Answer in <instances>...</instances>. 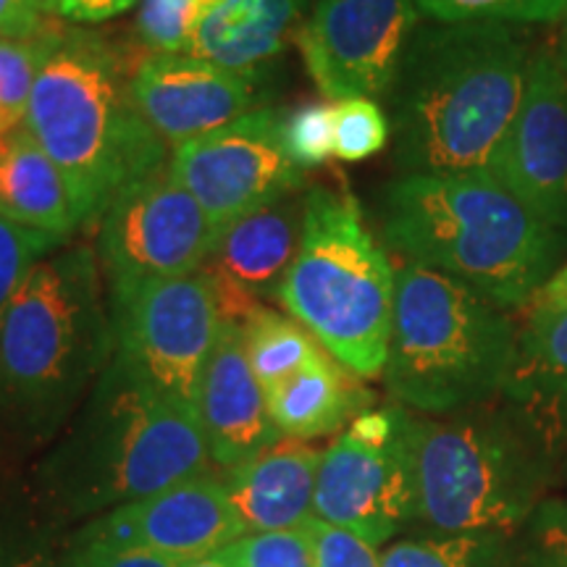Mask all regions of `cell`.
<instances>
[{
    "label": "cell",
    "instance_id": "cell-1",
    "mask_svg": "<svg viewBox=\"0 0 567 567\" xmlns=\"http://www.w3.org/2000/svg\"><path fill=\"white\" fill-rule=\"evenodd\" d=\"M534 48L513 24H421L386 92L400 174H488L526 92Z\"/></svg>",
    "mask_w": 567,
    "mask_h": 567
},
{
    "label": "cell",
    "instance_id": "cell-2",
    "mask_svg": "<svg viewBox=\"0 0 567 567\" xmlns=\"http://www.w3.org/2000/svg\"><path fill=\"white\" fill-rule=\"evenodd\" d=\"M113 358L103 268L59 247L19 287L0 323V436L42 444L80 413Z\"/></svg>",
    "mask_w": 567,
    "mask_h": 567
},
{
    "label": "cell",
    "instance_id": "cell-3",
    "mask_svg": "<svg viewBox=\"0 0 567 567\" xmlns=\"http://www.w3.org/2000/svg\"><path fill=\"white\" fill-rule=\"evenodd\" d=\"M379 221L402 264L450 276L505 310L526 308L567 250V234L484 172L400 174L381 193Z\"/></svg>",
    "mask_w": 567,
    "mask_h": 567
},
{
    "label": "cell",
    "instance_id": "cell-4",
    "mask_svg": "<svg viewBox=\"0 0 567 567\" xmlns=\"http://www.w3.org/2000/svg\"><path fill=\"white\" fill-rule=\"evenodd\" d=\"M137 63L109 34L55 27L34 82L24 130L69 179L87 226L172 158L134 97Z\"/></svg>",
    "mask_w": 567,
    "mask_h": 567
},
{
    "label": "cell",
    "instance_id": "cell-5",
    "mask_svg": "<svg viewBox=\"0 0 567 567\" xmlns=\"http://www.w3.org/2000/svg\"><path fill=\"white\" fill-rule=\"evenodd\" d=\"M208 465L197 415L161 396L113 354L40 478L55 502L87 515L203 476Z\"/></svg>",
    "mask_w": 567,
    "mask_h": 567
},
{
    "label": "cell",
    "instance_id": "cell-6",
    "mask_svg": "<svg viewBox=\"0 0 567 567\" xmlns=\"http://www.w3.org/2000/svg\"><path fill=\"white\" fill-rule=\"evenodd\" d=\"M396 268L350 189L305 193L302 237L279 289L281 308L360 379L384 375Z\"/></svg>",
    "mask_w": 567,
    "mask_h": 567
},
{
    "label": "cell",
    "instance_id": "cell-7",
    "mask_svg": "<svg viewBox=\"0 0 567 567\" xmlns=\"http://www.w3.org/2000/svg\"><path fill=\"white\" fill-rule=\"evenodd\" d=\"M517 331L505 308L431 268H396L384 381L400 405L452 415L505 392Z\"/></svg>",
    "mask_w": 567,
    "mask_h": 567
},
{
    "label": "cell",
    "instance_id": "cell-8",
    "mask_svg": "<svg viewBox=\"0 0 567 567\" xmlns=\"http://www.w3.org/2000/svg\"><path fill=\"white\" fill-rule=\"evenodd\" d=\"M415 517L450 536H499L538 502L547 452L513 415L463 410L442 421L413 417Z\"/></svg>",
    "mask_w": 567,
    "mask_h": 567
},
{
    "label": "cell",
    "instance_id": "cell-9",
    "mask_svg": "<svg viewBox=\"0 0 567 567\" xmlns=\"http://www.w3.org/2000/svg\"><path fill=\"white\" fill-rule=\"evenodd\" d=\"M109 305L113 354L161 396L197 415L203 371L221 326L203 268L111 289Z\"/></svg>",
    "mask_w": 567,
    "mask_h": 567
},
{
    "label": "cell",
    "instance_id": "cell-10",
    "mask_svg": "<svg viewBox=\"0 0 567 567\" xmlns=\"http://www.w3.org/2000/svg\"><path fill=\"white\" fill-rule=\"evenodd\" d=\"M413 415L405 408H368L323 450L313 515L379 547L415 517Z\"/></svg>",
    "mask_w": 567,
    "mask_h": 567
},
{
    "label": "cell",
    "instance_id": "cell-11",
    "mask_svg": "<svg viewBox=\"0 0 567 567\" xmlns=\"http://www.w3.org/2000/svg\"><path fill=\"white\" fill-rule=\"evenodd\" d=\"M218 239L221 229L166 166L111 203L95 221L92 250L111 292L140 281L197 274Z\"/></svg>",
    "mask_w": 567,
    "mask_h": 567
},
{
    "label": "cell",
    "instance_id": "cell-12",
    "mask_svg": "<svg viewBox=\"0 0 567 567\" xmlns=\"http://www.w3.org/2000/svg\"><path fill=\"white\" fill-rule=\"evenodd\" d=\"M281 130L284 111L260 105L221 130L176 145L168 174L224 234L247 213L305 187V172L287 155Z\"/></svg>",
    "mask_w": 567,
    "mask_h": 567
},
{
    "label": "cell",
    "instance_id": "cell-13",
    "mask_svg": "<svg viewBox=\"0 0 567 567\" xmlns=\"http://www.w3.org/2000/svg\"><path fill=\"white\" fill-rule=\"evenodd\" d=\"M417 27L415 0H318L295 42L323 97L379 101L394 84Z\"/></svg>",
    "mask_w": 567,
    "mask_h": 567
},
{
    "label": "cell",
    "instance_id": "cell-14",
    "mask_svg": "<svg viewBox=\"0 0 567 567\" xmlns=\"http://www.w3.org/2000/svg\"><path fill=\"white\" fill-rule=\"evenodd\" d=\"M488 176L567 234V82L555 40L534 51L520 109Z\"/></svg>",
    "mask_w": 567,
    "mask_h": 567
},
{
    "label": "cell",
    "instance_id": "cell-15",
    "mask_svg": "<svg viewBox=\"0 0 567 567\" xmlns=\"http://www.w3.org/2000/svg\"><path fill=\"white\" fill-rule=\"evenodd\" d=\"M247 534L221 478L203 473L172 488L109 509L84 528L80 544H105L172 557L176 563L224 549Z\"/></svg>",
    "mask_w": 567,
    "mask_h": 567
},
{
    "label": "cell",
    "instance_id": "cell-16",
    "mask_svg": "<svg viewBox=\"0 0 567 567\" xmlns=\"http://www.w3.org/2000/svg\"><path fill=\"white\" fill-rule=\"evenodd\" d=\"M260 76L187 53H151L140 59L132 84L142 116L174 151L260 109Z\"/></svg>",
    "mask_w": 567,
    "mask_h": 567
},
{
    "label": "cell",
    "instance_id": "cell-17",
    "mask_svg": "<svg viewBox=\"0 0 567 567\" xmlns=\"http://www.w3.org/2000/svg\"><path fill=\"white\" fill-rule=\"evenodd\" d=\"M197 421L208 444L210 463L226 471L281 439L268 415L264 386L247 360L245 326L234 321L218 326L197 394Z\"/></svg>",
    "mask_w": 567,
    "mask_h": 567
},
{
    "label": "cell",
    "instance_id": "cell-18",
    "mask_svg": "<svg viewBox=\"0 0 567 567\" xmlns=\"http://www.w3.org/2000/svg\"><path fill=\"white\" fill-rule=\"evenodd\" d=\"M321 457L323 452L313 444L281 436L226 471L221 481L247 534L302 528L313 520Z\"/></svg>",
    "mask_w": 567,
    "mask_h": 567
},
{
    "label": "cell",
    "instance_id": "cell-19",
    "mask_svg": "<svg viewBox=\"0 0 567 567\" xmlns=\"http://www.w3.org/2000/svg\"><path fill=\"white\" fill-rule=\"evenodd\" d=\"M509 413L544 452L567 444V310L528 318L505 392Z\"/></svg>",
    "mask_w": 567,
    "mask_h": 567
},
{
    "label": "cell",
    "instance_id": "cell-20",
    "mask_svg": "<svg viewBox=\"0 0 567 567\" xmlns=\"http://www.w3.org/2000/svg\"><path fill=\"white\" fill-rule=\"evenodd\" d=\"M302 218L305 195L297 197V193L247 213L224 229L203 271L258 302L279 300V289L300 247Z\"/></svg>",
    "mask_w": 567,
    "mask_h": 567
},
{
    "label": "cell",
    "instance_id": "cell-21",
    "mask_svg": "<svg viewBox=\"0 0 567 567\" xmlns=\"http://www.w3.org/2000/svg\"><path fill=\"white\" fill-rule=\"evenodd\" d=\"M0 216L63 243L87 226L69 179L24 126L0 140Z\"/></svg>",
    "mask_w": 567,
    "mask_h": 567
},
{
    "label": "cell",
    "instance_id": "cell-22",
    "mask_svg": "<svg viewBox=\"0 0 567 567\" xmlns=\"http://www.w3.org/2000/svg\"><path fill=\"white\" fill-rule=\"evenodd\" d=\"M308 0H218L205 13L187 55L231 71H260L302 24Z\"/></svg>",
    "mask_w": 567,
    "mask_h": 567
},
{
    "label": "cell",
    "instance_id": "cell-23",
    "mask_svg": "<svg viewBox=\"0 0 567 567\" xmlns=\"http://www.w3.org/2000/svg\"><path fill=\"white\" fill-rule=\"evenodd\" d=\"M268 415L281 436L318 439L350 425L371 405L360 375L347 371L331 354L266 392Z\"/></svg>",
    "mask_w": 567,
    "mask_h": 567
},
{
    "label": "cell",
    "instance_id": "cell-24",
    "mask_svg": "<svg viewBox=\"0 0 567 567\" xmlns=\"http://www.w3.org/2000/svg\"><path fill=\"white\" fill-rule=\"evenodd\" d=\"M245 352L264 392L323 360L321 342L292 316L260 308L245 326Z\"/></svg>",
    "mask_w": 567,
    "mask_h": 567
},
{
    "label": "cell",
    "instance_id": "cell-25",
    "mask_svg": "<svg viewBox=\"0 0 567 567\" xmlns=\"http://www.w3.org/2000/svg\"><path fill=\"white\" fill-rule=\"evenodd\" d=\"M53 30L55 24L34 40L0 38V140L11 137L27 122L34 82L48 55Z\"/></svg>",
    "mask_w": 567,
    "mask_h": 567
},
{
    "label": "cell",
    "instance_id": "cell-26",
    "mask_svg": "<svg viewBox=\"0 0 567 567\" xmlns=\"http://www.w3.org/2000/svg\"><path fill=\"white\" fill-rule=\"evenodd\" d=\"M421 17L442 24L496 21V24H551L567 11V0H415Z\"/></svg>",
    "mask_w": 567,
    "mask_h": 567
},
{
    "label": "cell",
    "instance_id": "cell-27",
    "mask_svg": "<svg viewBox=\"0 0 567 567\" xmlns=\"http://www.w3.org/2000/svg\"><path fill=\"white\" fill-rule=\"evenodd\" d=\"M218 0H140L134 32L151 53H187L193 34Z\"/></svg>",
    "mask_w": 567,
    "mask_h": 567
},
{
    "label": "cell",
    "instance_id": "cell-28",
    "mask_svg": "<svg viewBox=\"0 0 567 567\" xmlns=\"http://www.w3.org/2000/svg\"><path fill=\"white\" fill-rule=\"evenodd\" d=\"M392 140V124L379 101L350 97L334 105V158L360 163L379 155Z\"/></svg>",
    "mask_w": 567,
    "mask_h": 567
},
{
    "label": "cell",
    "instance_id": "cell-29",
    "mask_svg": "<svg viewBox=\"0 0 567 567\" xmlns=\"http://www.w3.org/2000/svg\"><path fill=\"white\" fill-rule=\"evenodd\" d=\"M234 567H318L316 544L308 526L243 534L226 544Z\"/></svg>",
    "mask_w": 567,
    "mask_h": 567
},
{
    "label": "cell",
    "instance_id": "cell-30",
    "mask_svg": "<svg viewBox=\"0 0 567 567\" xmlns=\"http://www.w3.org/2000/svg\"><path fill=\"white\" fill-rule=\"evenodd\" d=\"M494 536H446L400 542L381 551V567H492Z\"/></svg>",
    "mask_w": 567,
    "mask_h": 567
},
{
    "label": "cell",
    "instance_id": "cell-31",
    "mask_svg": "<svg viewBox=\"0 0 567 567\" xmlns=\"http://www.w3.org/2000/svg\"><path fill=\"white\" fill-rule=\"evenodd\" d=\"M284 147L300 172H313L334 158V105L310 103L284 111Z\"/></svg>",
    "mask_w": 567,
    "mask_h": 567
},
{
    "label": "cell",
    "instance_id": "cell-32",
    "mask_svg": "<svg viewBox=\"0 0 567 567\" xmlns=\"http://www.w3.org/2000/svg\"><path fill=\"white\" fill-rule=\"evenodd\" d=\"M61 245L66 243L51 234L24 229V226L6 221L0 216V323L32 268L59 250Z\"/></svg>",
    "mask_w": 567,
    "mask_h": 567
},
{
    "label": "cell",
    "instance_id": "cell-33",
    "mask_svg": "<svg viewBox=\"0 0 567 567\" xmlns=\"http://www.w3.org/2000/svg\"><path fill=\"white\" fill-rule=\"evenodd\" d=\"M308 528L313 534L318 567H381L379 547L365 542L363 536L331 526L318 517L308 523Z\"/></svg>",
    "mask_w": 567,
    "mask_h": 567
},
{
    "label": "cell",
    "instance_id": "cell-34",
    "mask_svg": "<svg viewBox=\"0 0 567 567\" xmlns=\"http://www.w3.org/2000/svg\"><path fill=\"white\" fill-rule=\"evenodd\" d=\"M66 567H182L172 557L153 555L140 549H118L105 544H76Z\"/></svg>",
    "mask_w": 567,
    "mask_h": 567
},
{
    "label": "cell",
    "instance_id": "cell-35",
    "mask_svg": "<svg viewBox=\"0 0 567 567\" xmlns=\"http://www.w3.org/2000/svg\"><path fill=\"white\" fill-rule=\"evenodd\" d=\"M42 0H0V38L34 40L53 27Z\"/></svg>",
    "mask_w": 567,
    "mask_h": 567
},
{
    "label": "cell",
    "instance_id": "cell-36",
    "mask_svg": "<svg viewBox=\"0 0 567 567\" xmlns=\"http://www.w3.org/2000/svg\"><path fill=\"white\" fill-rule=\"evenodd\" d=\"M140 0H63L53 9L55 19L69 24H101L134 9Z\"/></svg>",
    "mask_w": 567,
    "mask_h": 567
},
{
    "label": "cell",
    "instance_id": "cell-37",
    "mask_svg": "<svg viewBox=\"0 0 567 567\" xmlns=\"http://www.w3.org/2000/svg\"><path fill=\"white\" fill-rule=\"evenodd\" d=\"M526 310H528V318L567 310V260H563V266H559L557 271L542 284V287H538V292L530 297Z\"/></svg>",
    "mask_w": 567,
    "mask_h": 567
},
{
    "label": "cell",
    "instance_id": "cell-38",
    "mask_svg": "<svg viewBox=\"0 0 567 567\" xmlns=\"http://www.w3.org/2000/svg\"><path fill=\"white\" fill-rule=\"evenodd\" d=\"M542 544L551 559L567 563V507L549 505L542 509Z\"/></svg>",
    "mask_w": 567,
    "mask_h": 567
},
{
    "label": "cell",
    "instance_id": "cell-39",
    "mask_svg": "<svg viewBox=\"0 0 567 567\" xmlns=\"http://www.w3.org/2000/svg\"><path fill=\"white\" fill-rule=\"evenodd\" d=\"M182 567H234V563L224 555V549H216L210 555L187 559V563H182Z\"/></svg>",
    "mask_w": 567,
    "mask_h": 567
},
{
    "label": "cell",
    "instance_id": "cell-40",
    "mask_svg": "<svg viewBox=\"0 0 567 567\" xmlns=\"http://www.w3.org/2000/svg\"><path fill=\"white\" fill-rule=\"evenodd\" d=\"M557 42V59H559V66H563V74H565V82H567V45L563 40H555Z\"/></svg>",
    "mask_w": 567,
    "mask_h": 567
},
{
    "label": "cell",
    "instance_id": "cell-41",
    "mask_svg": "<svg viewBox=\"0 0 567 567\" xmlns=\"http://www.w3.org/2000/svg\"><path fill=\"white\" fill-rule=\"evenodd\" d=\"M13 567H51V565L40 563V559H32V563H21V565H13Z\"/></svg>",
    "mask_w": 567,
    "mask_h": 567
},
{
    "label": "cell",
    "instance_id": "cell-42",
    "mask_svg": "<svg viewBox=\"0 0 567 567\" xmlns=\"http://www.w3.org/2000/svg\"><path fill=\"white\" fill-rule=\"evenodd\" d=\"M559 40H563L565 45H567V11H565V17H563V34H559Z\"/></svg>",
    "mask_w": 567,
    "mask_h": 567
},
{
    "label": "cell",
    "instance_id": "cell-43",
    "mask_svg": "<svg viewBox=\"0 0 567 567\" xmlns=\"http://www.w3.org/2000/svg\"><path fill=\"white\" fill-rule=\"evenodd\" d=\"M551 567H567V563H559V559H551Z\"/></svg>",
    "mask_w": 567,
    "mask_h": 567
},
{
    "label": "cell",
    "instance_id": "cell-44",
    "mask_svg": "<svg viewBox=\"0 0 567 567\" xmlns=\"http://www.w3.org/2000/svg\"><path fill=\"white\" fill-rule=\"evenodd\" d=\"M59 3H63V0H51V17H53V9H55V6H59Z\"/></svg>",
    "mask_w": 567,
    "mask_h": 567
},
{
    "label": "cell",
    "instance_id": "cell-45",
    "mask_svg": "<svg viewBox=\"0 0 567 567\" xmlns=\"http://www.w3.org/2000/svg\"><path fill=\"white\" fill-rule=\"evenodd\" d=\"M42 3H45V9H48V13H51V0H42Z\"/></svg>",
    "mask_w": 567,
    "mask_h": 567
}]
</instances>
